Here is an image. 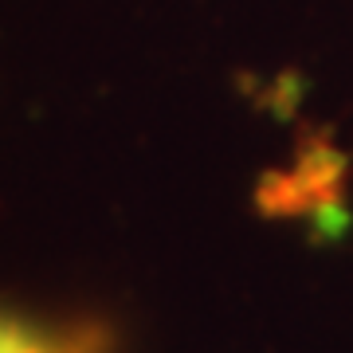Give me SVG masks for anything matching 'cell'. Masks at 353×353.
<instances>
[{
  "instance_id": "obj_1",
  "label": "cell",
  "mask_w": 353,
  "mask_h": 353,
  "mask_svg": "<svg viewBox=\"0 0 353 353\" xmlns=\"http://www.w3.org/2000/svg\"><path fill=\"white\" fill-rule=\"evenodd\" d=\"M341 173L345 161L330 145H314L299 169L287 176H267L259 189V204L267 212L294 216V212H318L322 204L341 201Z\"/></svg>"
},
{
  "instance_id": "obj_2",
  "label": "cell",
  "mask_w": 353,
  "mask_h": 353,
  "mask_svg": "<svg viewBox=\"0 0 353 353\" xmlns=\"http://www.w3.org/2000/svg\"><path fill=\"white\" fill-rule=\"evenodd\" d=\"M106 338L99 330H71V334H43V330L0 318V353H106Z\"/></svg>"
}]
</instances>
